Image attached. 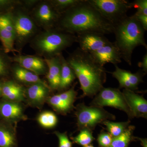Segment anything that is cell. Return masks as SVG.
<instances>
[{"label": "cell", "mask_w": 147, "mask_h": 147, "mask_svg": "<svg viewBox=\"0 0 147 147\" xmlns=\"http://www.w3.org/2000/svg\"><path fill=\"white\" fill-rule=\"evenodd\" d=\"M76 42L81 50L89 53L96 51L110 43L105 35L96 32H88L77 35Z\"/></svg>", "instance_id": "obj_15"}, {"label": "cell", "mask_w": 147, "mask_h": 147, "mask_svg": "<svg viewBox=\"0 0 147 147\" xmlns=\"http://www.w3.org/2000/svg\"><path fill=\"white\" fill-rule=\"evenodd\" d=\"M77 124L79 129L90 130L98 124L109 119H115V117L100 107L86 106L81 103L76 107Z\"/></svg>", "instance_id": "obj_7"}, {"label": "cell", "mask_w": 147, "mask_h": 147, "mask_svg": "<svg viewBox=\"0 0 147 147\" xmlns=\"http://www.w3.org/2000/svg\"><path fill=\"white\" fill-rule=\"evenodd\" d=\"M90 55L96 62L102 66L108 63L115 65L121 62L120 54L114 42H110Z\"/></svg>", "instance_id": "obj_18"}, {"label": "cell", "mask_w": 147, "mask_h": 147, "mask_svg": "<svg viewBox=\"0 0 147 147\" xmlns=\"http://www.w3.org/2000/svg\"><path fill=\"white\" fill-rule=\"evenodd\" d=\"M20 3L17 0H0V14L10 11Z\"/></svg>", "instance_id": "obj_30"}, {"label": "cell", "mask_w": 147, "mask_h": 147, "mask_svg": "<svg viewBox=\"0 0 147 147\" xmlns=\"http://www.w3.org/2000/svg\"><path fill=\"white\" fill-rule=\"evenodd\" d=\"M141 141V144L144 147H147V141L146 139H143V138H137Z\"/></svg>", "instance_id": "obj_36"}, {"label": "cell", "mask_w": 147, "mask_h": 147, "mask_svg": "<svg viewBox=\"0 0 147 147\" xmlns=\"http://www.w3.org/2000/svg\"><path fill=\"white\" fill-rule=\"evenodd\" d=\"M51 90L47 84H31L25 88V98L32 107L40 108L47 101Z\"/></svg>", "instance_id": "obj_14"}, {"label": "cell", "mask_w": 147, "mask_h": 147, "mask_svg": "<svg viewBox=\"0 0 147 147\" xmlns=\"http://www.w3.org/2000/svg\"><path fill=\"white\" fill-rule=\"evenodd\" d=\"M56 28L71 34L88 32L113 33L114 26L88 1L82 0L61 14Z\"/></svg>", "instance_id": "obj_1"}, {"label": "cell", "mask_w": 147, "mask_h": 147, "mask_svg": "<svg viewBox=\"0 0 147 147\" xmlns=\"http://www.w3.org/2000/svg\"><path fill=\"white\" fill-rule=\"evenodd\" d=\"M66 59L79 79L83 96L92 97L103 88L106 80V70L90 53L79 47Z\"/></svg>", "instance_id": "obj_2"}, {"label": "cell", "mask_w": 147, "mask_h": 147, "mask_svg": "<svg viewBox=\"0 0 147 147\" xmlns=\"http://www.w3.org/2000/svg\"></svg>", "instance_id": "obj_39"}, {"label": "cell", "mask_w": 147, "mask_h": 147, "mask_svg": "<svg viewBox=\"0 0 147 147\" xmlns=\"http://www.w3.org/2000/svg\"><path fill=\"white\" fill-rule=\"evenodd\" d=\"M138 66L140 68H142L145 73L147 72V53L143 57L142 61L138 63Z\"/></svg>", "instance_id": "obj_35"}, {"label": "cell", "mask_w": 147, "mask_h": 147, "mask_svg": "<svg viewBox=\"0 0 147 147\" xmlns=\"http://www.w3.org/2000/svg\"><path fill=\"white\" fill-rule=\"evenodd\" d=\"M60 55L49 59H44L48 68L46 78L48 86L51 90H58L59 86L61 71Z\"/></svg>", "instance_id": "obj_20"}, {"label": "cell", "mask_w": 147, "mask_h": 147, "mask_svg": "<svg viewBox=\"0 0 147 147\" xmlns=\"http://www.w3.org/2000/svg\"><path fill=\"white\" fill-rule=\"evenodd\" d=\"M77 94V92L73 87L60 94L49 96L46 102L56 112L66 114L73 108Z\"/></svg>", "instance_id": "obj_13"}, {"label": "cell", "mask_w": 147, "mask_h": 147, "mask_svg": "<svg viewBox=\"0 0 147 147\" xmlns=\"http://www.w3.org/2000/svg\"><path fill=\"white\" fill-rule=\"evenodd\" d=\"M88 1L113 26L126 17L128 11L132 8L131 3L125 0Z\"/></svg>", "instance_id": "obj_6"}, {"label": "cell", "mask_w": 147, "mask_h": 147, "mask_svg": "<svg viewBox=\"0 0 147 147\" xmlns=\"http://www.w3.org/2000/svg\"><path fill=\"white\" fill-rule=\"evenodd\" d=\"M131 3L132 7L137 9L136 13L147 16V0H135Z\"/></svg>", "instance_id": "obj_31"}, {"label": "cell", "mask_w": 147, "mask_h": 147, "mask_svg": "<svg viewBox=\"0 0 147 147\" xmlns=\"http://www.w3.org/2000/svg\"><path fill=\"white\" fill-rule=\"evenodd\" d=\"M92 105L100 108L104 106L113 107L123 111L129 118H132L123 94L119 89L102 88L96 95Z\"/></svg>", "instance_id": "obj_9"}, {"label": "cell", "mask_w": 147, "mask_h": 147, "mask_svg": "<svg viewBox=\"0 0 147 147\" xmlns=\"http://www.w3.org/2000/svg\"><path fill=\"white\" fill-rule=\"evenodd\" d=\"M134 126H129L123 134L113 138L112 142L108 147H127L133 138Z\"/></svg>", "instance_id": "obj_24"}, {"label": "cell", "mask_w": 147, "mask_h": 147, "mask_svg": "<svg viewBox=\"0 0 147 147\" xmlns=\"http://www.w3.org/2000/svg\"><path fill=\"white\" fill-rule=\"evenodd\" d=\"M60 82L58 90H63L67 88L73 83L76 77L73 69L69 65L62 54L60 55Z\"/></svg>", "instance_id": "obj_23"}, {"label": "cell", "mask_w": 147, "mask_h": 147, "mask_svg": "<svg viewBox=\"0 0 147 147\" xmlns=\"http://www.w3.org/2000/svg\"><path fill=\"white\" fill-rule=\"evenodd\" d=\"M27 119L21 102L0 99V121L17 124Z\"/></svg>", "instance_id": "obj_11"}, {"label": "cell", "mask_w": 147, "mask_h": 147, "mask_svg": "<svg viewBox=\"0 0 147 147\" xmlns=\"http://www.w3.org/2000/svg\"><path fill=\"white\" fill-rule=\"evenodd\" d=\"M115 71L112 72L113 77L118 81L119 88H124L125 89L133 91L138 89V86L143 82V77L145 73L142 69L135 73L122 69L115 65Z\"/></svg>", "instance_id": "obj_12"}, {"label": "cell", "mask_w": 147, "mask_h": 147, "mask_svg": "<svg viewBox=\"0 0 147 147\" xmlns=\"http://www.w3.org/2000/svg\"><path fill=\"white\" fill-rule=\"evenodd\" d=\"M4 80H0V99L1 98L2 95V85L3 82Z\"/></svg>", "instance_id": "obj_37"}, {"label": "cell", "mask_w": 147, "mask_h": 147, "mask_svg": "<svg viewBox=\"0 0 147 147\" xmlns=\"http://www.w3.org/2000/svg\"><path fill=\"white\" fill-rule=\"evenodd\" d=\"M58 13L61 14L79 3L82 0H49Z\"/></svg>", "instance_id": "obj_28"}, {"label": "cell", "mask_w": 147, "mask_h": 147, "mask_svg": "<svg viewBox=\"0 0 147 147\" xmlns=\"http://www.w3.org/2000/svg\"><path fill=\"white\" fill-rule=\"evenodd\" d=\"M135 19L141 24L145 30H147V16L144 14L135 13L133 14Z\"/></svg>", "instance_id": "obj_34"}, {"label": "cell", "mask_w": 147, "mask_h": 147, "mask_svg": "<svg viewBox=\"0 0 147 147\" xmlns=\"http://www.w3.org/2000/svg\"><path fill=\"white\" fill-rule=\"evenodd\" d=\"M72 140L74 143L84 147L90 145L94 138L90 130L83 129L77 136L72 138Z\"/></svg>", "instance_id": "obj_29"}, {"label": "cell", "mask_w": 147, "mask_h": 147, "mask_svg": "<svg viewBox=\"0 0 147 147\" xmlns=\"http://www.w3.org/2000/svg\"><path fill=\"white\" fill-rule=\"evenodd\" d=\"M84 147H94L93 146H92L91 145H88V146H84Z\"/></svg>", "instance_id": "obj_38"}, {"label": "cell", "mask_w": 147, "mask_h": 147, "mask_svg": "<svg viewBox=\"0 0 147 147\" xmlns=\"http://www.w3.org/2000/svg\"><path fill=\"white\" fill-rule=\"evenodd\" d=\"M37 121L40 125L46 128H53L58 122L57 116L50 111H44L40 113L38 116Z\"/></svg>", "instance_id": "obj_26"}, {"label": "cell", "mask_w": 147, "mask_h": 147, "mask_svg": "<svg viewBox=\"0 0 147 147\" xmlns=\"http://www.w3.org/2000/svg\"><path fill=\"white\" fill-rule=\"evenodd\" d=\"M15 34V49L21 53L27 43L38 32L39 28L30 13V11L21 3L10 11Z\"/></svg>", "instance_id": "obj_5"}, {"label": "cell", "mask_w": 147, "mask_h": 147, "mask_svg": "<svg viewBox=\"0 0 147 147\" xmlns=\"http://www.w3.org/2000/svg\"><path fill=\"white\" fill-rule=\"evenodd\" d=\"M11 59L0 49V80H5L9 75L11 66Z\"/></svg>", "instance_id": "obj_27"}, {"label": "cell", "mask_w": 147, "mask_h": 147, "mask_svg": "<svg viewBox=\"0 0 147 147\" xmlns=\"http://www.w3.org/2000/svg\"><path fill=\"white\" fill-rule=\"evenodd\" d=\"M146 30L134 16H127L114 25L113 33L115 36L114 42L121 59L131 65V58L134 49L139 46L147 49L144 37Z\"/></svg>", "instance_id": "obj_3"}, {"label": "cell", "mask_w": 147, "mask_h": 147, "mask_svg": "<svg viewBox=\"0 0 147 147\" xmlns=\"http://www.w3.org/2000/svg\"><path fill=\"white\" fill-rule=\"evenodd\" d=\"M54 133L59 139V147H72V143L66 133H61L59 131H55Z\"/></svg>", "instance_id": "obj_32"}, {"label": "cell", "mask_w": 147, "mask_h": 147, "mask_svg": "<svg viewBox=\"0 0 147 147\" xmlns=\"http://www.w3.org/2000/svg\"><path fill=\"white\" fill-rule=\"evenodd\" d=\"M11 72L16 82L26 84L28 86L37 83L47 84L40 78L39 76L15 63L11 65Z\"/></svg>", "instance_id": "obj_21"}, {"label": "cell", "mask_w": 147, "mask_h": 147, "mask_svg": "<svg viewBox=\"0 0 147 147\" xmlns=\"http://www.w3.org/2000/svg\"><path fill=\"white\" fill-rule=\"evenodd\" d=\"M16 126L0 121V147H18Z\"/></svg>", "instance_id": "obj_22"}, {"label": "cell", "mask_w": 147, "mask_h": 147, "mask_svg": "<svg viewBox=\"0 0 147 147\" xmlns=\"http://www.w3.org/2000/svg\"><path fill=\"white\" fill-rule=\"evenodd\" d=\"M30 13L38 27L45 30L56 28L61 15L49 0L38 1Z\"/></svg>", "instance_id": "obj_8"}, {"label": "cell", "mask_w": 147, "mask_h": 147, "mask_svg": "<svg viewBox=\"0 0 147 147\" xmlns=\"http://www.w3.org/2000/svg\"><path fill=\"white\" fill-rule=\"evenodd\" d=\"M122 93L132 118L136 117L147 119V101L144 98L129 90L124 89Z\"/></svg>", "instance_id": "obj_17"}, {"label": "cell", "mask_w": 147, "mask_h": 147, "mask_svg": "<svg viewBox=\"0 0 147 147\" xmlns=\"http://www.w3.org/2000/svg\"><path fill=\"white\" fill-rule=\"evenodd\" d=\"M113 138L109 133L102 132L98 135V142L100 147H108L111 144Z\"/></svg>", "instance_id": "obj_33"}, {"label": "cell", "mask_w": 147, "mask_h": 147, "mask_svg": "<svg viewBox=\"0 0 147 147\" xmlns=\"http://www.w3.org/2000/svg\"><path fill=\"white\" fill-rule=\"evenodd\" d=\"M129 123V121L122 122H113L108 120L102 123L113 138L118 137L123 134L128 127Z\"/></svg>", "instance_id": "obj_25"}, {"label": "cell", "mask_w": 147, "mask_h": 147, "mask_svg": "<svg viewBox=\"0 0 147 147\" xmlns=\"http://www.w3.org/2000/svg\"><path fill=\"white\" fill-rule=\"evenodd\" d=\"M15 40V31L10 11L1 13L0 40L5 53L16 52L14 47Z\"/></svg>", "instance_id": "obj_10"}, {"label": "cell", "mask_w": 147, "mask_h": 147, "mask_svg": "<svg viewBox=\"0 0 147 147\" xmlns=\"http://www.w3.org/2000/svg\"><path fill=\"white\" fill-rule=\"evenodd\" d=\"M11 61L33 72L38 76L47 74L48 68L44 59L38 56L17 55L11 58Z\"/></svg>", "instance_id": "obj_16"}, {"label": "cell", "mask_w": 147, "mask_h": 147, "mask_svg": "<svg viewBox=\"0 0 147 147\" xmlns=\"http://www.w3.org/2000/svg\"><path fill=\"white\" fill-rule=\"evenodd\" d=\"M1 99L21 102L26 100L25 88L16 81L5 79L2 88Z\"/></svg>", "instance_id": "obj_19"}, {"label": "cell", "mask_w": 147, "mask_h": 147, "mask_svg": "<svg viewBox=\"0 0 147 147\" xmlns=\"http://www.w3.org/2000/svg\"><path fill=\"white\" fill-rule=\"evenodd\" d=\"M75 35L55 28L38 32L30 41V45L38 56L49 59L62 54L76 42Z\"/></svg>", "instance_id": "obj_4"}]
</instances>
